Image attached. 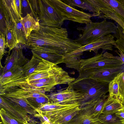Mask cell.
I'll return each mask as SVG.
<instances>
[{"label":"cell","instance_id":"obj_36","mask_svg":"<svg viewBox=\"0 0 124 124\" xmlns=\"http://www.w3.org/2000/svg\"><path fill=\"white\" fill-rule=\"evenodd\" d=\"M5 35L0 32V59H2L6 53L5 48L6 47V41Z\"/></svg>","mask_w":124,"mask_h":124},{"label":"cell","instance_id":"obj_23","mask_svg":"<svg viewBox=\"0 0 124 124\" xmlns=\"http://www.w3.org/2000/svg\"><path fill=\"white\" fill-rule=\"evenodd\" d=\"M108 96L109 95L82 108L85 109L94 117L99 118V116L102 114L104 104Z\"/></svg>","mask_w":124,"mask_h":124},{"label":"cell","instance_id":"obj_41","mask_svg":"<svg viewBox=\"0 0 124 124\" xmlns=\"http://www.w3.org/2000/svg\"><path fill=\"white\" fill-rule=\"evenodd\" d=\"M40 124H52L46 121L41 122Z\"/></svg>","mask_w":124,"mask_h":124},{"label":"cell","instance_id":"obj_14","mask_svg":"<svg viewBox=\"0 0 124 124\" xmlns=\"http://www.w3.org/2000/svg\"><path fill=\"white\" fill-rule=\"evenodd\" d=\"M25 76L22 68H14L0 76V92L16 87Z\"/></svg>","mask_w":124,"mask_h":124},{"label":"cell","instance_id":"obj_28","mask_svg":"<svg viewBox=\"0 0 124 124\" xmlns=\"http://www.w3.org/2000/svg\"><path fill=\"white\" fill-rule=\"evenodd\" d=\"M117 31L114 36L116 39L115 40L116 46L115 47L120 49L124 54V35L123 29L117 24Z\"/></svg>","mask_w":124,"mask_h":124},{"label":"cell","instance_id":"obj_43","mask_svg":"<svg viewBox=\"0 0 124 124\" xmlns=\"http://www.w3.org/2000/svg\"><path fill=\"white\" fill-rule=\"evenodd\" d=\"M123 33H124V31L123 30Z\"/></svg>","mask_w":124,"mask_h":124},{"label":"cell","instance_id":"obj_15","mask_svg":"<svg viewBox=\"0 0 124 124\" xmlns=\"http://www.w3.org/2000/svg\"><path fill=\"white\" fill-rule=\"evenodd\" d=\"M54 65L44 59L33 55L31 59L22 68L23 73L26 77L48 70Z\"/></svg>","mask_w":124,"mask_h":124},{"label":"cell","instance_id":"obj_24","mask_svg":"<svg viewBox=\"0 0 124 124\" xmlns=\"http://www.w3.org/2000/svg\"><path fill=\"white\" fill-rule=\"evenodd\" d=\"M69 6L74 8L77 6L92 13L93 17L96 13L95 7L88 0H62Z\"/></svg>","mask_w":124,"mask_h":124},{"label":"cell","instance_id":"obj_33","mask_svg":"<svg viewBox=\"0 0 124 124\" xmlns=\"http://www.w3.org/2000/svg\"><path fill=\"white\" fill-rule=\"evenodd\" d=\"M22 89L25 96L27 98H36L46 95L45 92L43 90L32 89Z\"/></svg>","mask_w":124,"mask_h":124},{"label":"cell","instance_id":"obj_42","mask_svg":"<svg viewBox=\"0 0 124 124\" xmlns=\"http://www.w3.org/2000/svg\"><path fill=\"white\" fill-rule=\"evenodd\" d=\"M25 124H31L30 123H29L28 122H27Z\"/></svg>","mask_w":124,"mask_h":124},{"label":"cell","instance_id":"obj_39","mask_svg":"<svg viewBox=\"0 0 124 124\" xmlns=\"http://www.w3.org/2000/svg\"><path fill=\"white\" fill-rule=\"evenodd\" d=\"M22 13L23 12L26 15L31 13V9L29 0H22Z\"/></svg>","mask_w":124,"mask_h":124},{"label":"cell","instance_id":"obj_3","mask_svg":"<svg viewBox=\"0 0 124 124\" xmlns=\"http://www.w3.org/2000/svg\"><path fill=\"white\" fill-rule=\"evenodd\" d=\"M80 106L79 103L63 105L49 102L36 110L47 117L53 124H66L80 110Z\"/></svg>","mask_w":124,"mask_h":124},{"label":"cell","instance_id":"obj_10","mask_svg":"<svg viewBox=\"0 0 124 124\" xmlns=\"http://www.w3.org/2000/svg\"><path fill=\"white\" fill-rule=\"evenodd\" d=\"M0 95L12 104L26 111L28 113L34 115L38 113L28 101L21 88L8 89Z\"/></svg>","mask_w":124,"mask_h":124},{"label":"cell","instance_id":"obj_25","mask_svg":"<svg viewBox=\"0 0 124 124\" xmlns=\"http://www.w3.org/2000/svg\"><path fill=\"white\" fill-rule=\"evenodd\" d=\"M11 29L15 34L18 44L26 46L27 40L21 20L15 23Z\"/></svg>","mask_w":124,"mask_h":124},{"label":"cell","instance_id":"obj_29","mask_svg":"<svg viewBox=\"0 0 124 124\" xmlns=\"http://www.w3.org/2000/svg\"><path fill=\"white\" fill-rule=\"evenodd\" d=\"M27 100L35 109L49 102V99L46 95L45 96L36 98H27Z\"/></svg>","mask_w":124,"mask_h":124},{"label":"cell","instance_id":"obj_19","mask_svg":"<svg viewBox=\"0 0 124 124\" xmlns=\"http://www.w3.org/2000/svg\"><path fill=\"white\" fill-rule=\"evenodd\" d=\"M21 21L27 40L32 31H38L40 29L39 21L36 20L31 14H28L22 17Z\"/></svg>","mask_w":124,"mask_h":124},{"label":"cell","instance_id":"obj_27","mask_svg":"<svg viewBox=\"0 0 124 124\" xmlns=\"http://www.w3.org/2000/svg\"><path fill=\"white\" fill-rule=\"evenodd\" d=\"M6 47L9 48L8 54L10 51L18 46V44L15 34L11 29L8 28L6 31Z\"/></svg>","mask_w":124,"mask_h":124},{"label":"cell","instance_id":"obj_37","mask_svg":"<svg viewBox=\"0 0 124 124\" xmlns=\"http://www.w3.org/2000/svg\"><path fill=\"white\" fill-rule=\"evenodd\" d=\"M0 32L5 35V32L7 29V23L3 12L0 8Z\"/></svg>","mask_w":124,"mask_h":124},{"label":"cell","instance_id":"obj_12","mask_svg":"<svg viewBox=\"0 0 124 124\" xmlns=\"http://www.w3.org/2000/svg\"><path fill=\"white\" fill-rule=\"evenodd\" d=\"M124 64L117 59L104 57L102 52L90 58L81 59L80 71L91 69L118 67Z\"/></svg>","mask_w":124,"mask_h":124},{"label":"cell","instance_id":"obj_8","mask_svg":"<svg viewBox=\"0 0 124 124\" xmlns=\"http://www.w3.org/2000/svg\"><path fill=\"white\" fill-rule=\"evenodd\" d=\"M124 71V64L119 66L85 69L79 72V77H90L109 84Z\"/></svg>","mask_w":124,"mask_h":124},{"label":"cell","instance_id":"obj_20","mask_svg":"<svg viewBox=\"0 0 124 124\" xmlns=\"http://www.w3.org/2000/svg\"><path fill=\"white\" fill-rule=\"evenodd\" d=\"M33 55L39 57L55 65L63 63L64 56L37 49H31Z\"/></svg>","mask_w":124,"mask_h":124},{"label":"cell","instance_id":"obj_26","mask_svg":"<svg viewBox=\"0 0 124 124\" xmlns=\"http://www.w3.org/2000/svg\"><path fill=\"white\" fill-rule=\"evenodd\" d=\"M0 115L3 124H25L26 122L13 116L3 108H0Z\"/></svg>","mask_w":124,"mask_h":124},{"label":"cell","instance_id":"obj_32","mask_svg":"<svg viewBox=\"0 0 124 124\" xmlns=\"http://www.w3.org/2000/svg\"><path fill=\"white\" fill-rule=\"evenodd\" d=\"M116 78L119 83L118 98L124 106V71L119 74Z\"/></svg>","mask_w":124,"mask_h":124},{"label":"cell","instance_id":"obj_22","mask_svg":"<svg viewBox=\"0 0 124 124\" xmlns=\"http://www.w3.org/2000/svg\"><path fill=\"white\" fill-rule=\"evenodd\" d=\"M64 70L57 65H54L49 69L26 77L27 82L31 80L49 77L56 75Z\"/></svg>","mask_w":124,"mask_h":124},{"label":"cell","instance_id":"obj_18","mask_svg":"<svg viewBox=\"0 0 124 124\" xmlns=\"http://www.w3.org/2000/svg\"><path fill=\"white\" fill-rule=\"evenodd\" d=\"M78 113L66 124H101L99 118L94 117L81 108Z\"/></svg>","mask_w":124,"mask_h":124},{"label":"cell","instance_id":"obj_11","mask_svg":"<svg viewBox=\"0 0 124 124\" xmlns=\"http://www.w3.org/2000/svg\"><path fill=\"white\" fill-rule=\"evenodd\" d=\"M67 87L64 89H61L57 92H51L46 95L49 102L63 105L80 103L83 100V95L74 90L68 84Z\"/></svg>","mask_w":124,"mask_h":124},{"label":"cell","instance_id":"obj_21","mask_svg":"<svg viewBox=\"0 0 124 124\" xmlns=\"http://www.w3.org/2000/svg\"><path fill=\"white\" fill-rule=\"evenodd\" d=\"M123 107V105L118 98L109 95L104 104L102 114H114Z\"/></svg>","mask_w":124,"mask_h":124},{"label":"cell","instance_id":"obj_13","mask_svg":"<svg viewBox=\"0 0 124 124\" xmlns=\"http://www.w3.org/2000/svg\"><path fill=\"white\" fill-rule=\"evenodd\" d=\"M29 60L23 55V48L21 46H17L6 57L4 62V66L0 67V74L5 73L13 68L22 67Z\"/></svg>","mask_w":124,"mask_h":124},{"label":"cell","instance_id":"obj_7","mask_svg":"<svg viewBox=\"0 0 124 124\" xmlns=\"http://www.w3.org/2000/svg\"><path fill=\"white\" fill-rule=\"evenodd\" d=\"M40 25L61 28L66 18L58 12L51 0H39Z\"/></svg>","mask_w":124,"mask_h":124},{"label":"cell","instance_id":"obj_5","mask_svg":"<svg viewBox=\"0 0 124 124\" xmlns=\"http://www.w3.org/2000/svg\"><path fill=\"white\" fill-rule=\"evenodd\" d=\"M96 11L95 16L115 21L124 31V0H88Z\"/></svg>","mask_w":124,"mask_h":124},{"label":"cell","instance_id":"obj_35","mask_svg":"<svg viewBox=\"0 0 124 124\" xmlns=\"http://www.w3.org/2000/svg\"><path fill=\"white\" fill-rule=\"evenodd\" d=\"M116 50L115 52L118 56H114L112 54L106 52L103 54L104 57L109 58L115 59L118 60L124 64V54L119 49Z\"/></svg>","mask_w":124,"mask_h":124},{"label":"cell","instance_id":"obj_17","mask_svg":"<svg viewBox=\"0 0 124 124\" xmlns=\"http://www.w3.org/2000/svg\"><path fill=\"white\" fill-rule=\"evenodd\" d=\"M0 108H3L6 112L14 117L25 122L30 119L27 112L13 105L0 96Z\"/></svg>","mask_w":124,"mask_h":124},{"label":"cell","instance_id":"obj_1","mask_svg":"<svg viewBox=\"0 0 124 124\" xmlns=\"http://www.w3.org/2000/svg\"><path fill=\"white\" fill-rule=\"evenodd\" d=\"M27 47L64 55L82 46L68 37L65 28H57L40 25L38 31H32L27 40Z\"/></svg>","mask_w":124,"mask_h":124},{"label":"cell","instance_id":"obj_2","mask_svg":"<svg viewBox=\"0 0 124 124\" xmlns=\"http://www.w3.org/2000/svg\"><path fill=\"white\" fill-rule=\"evenodd\" d=\"M68 84L73 89L83 94L84 98L80 103V108L105 97L108 95V84L90 77H78Z\"/></svg>","mask_w":124,"mask_h":124},{"label":"cell","instance_id":"obj_30","mask_svg":"<svg viewBox=\"0 0 124 124\" xmlns=\"http://www.w3.org/2000/svg\"><path fill=\"white\" fill-rule=\"evenodd\" d=\"M99 119L101 124H122L115 114H101Z\"/></svg>","mask_w":124,"mask_h":124},{"label":"cell","instance_id":"obj_4","mask_svg":"<svg viewBox=\"0 0 124 124\" xmlns=\"http://www.w3.org/2000/svg\"><path fill=\"white\" fill-rule=\"evenodd\" d=\"M77 29L82 31L77 39L73 41L82 46L93 43L100 38L117 31V25L112 22L104 20L98 22H92L85 24L83 27Z\"/></svg>","mask_w":124,"mask_h":124},{"label":"cell","instance_id":"obj_9","mask_svg":"<svg viewBox=\"0 0 124 124\" xmlns=\"http://www.w3.org/2000/svg\"><path fill=\"white\" fill-rule=\"evenodd\" d=\"M59 12L66 19L80 23L85 24L92 22V14L79 10L67 5L62 0H51Z\"/></svg>","mask_w":124,"mask_h":124},{"label":"cell","instance_id":"obj_6","mask_svg":"<svg viewBox=\"0 0 124 124\" xmlns=\"http://www.w3.org/2000/svg\"><path fill=\"white\" fill-rule=\"evenodd\" d=\"M114 37L109 34L94 42L84 46L78 49L64 55L66 62L71 66L77 67L80 66V57L85 51H93L96 54L100 49L112 51L113 46H116Z\"/></svg>","mask_w":124,"mask_h":124},{"label":"cell","instance_id":"obj_34","mask_svg":"<svg viewBox=\"0 0 124 124\" xmlns=\"http://www.w3.org/2000/svg\"><path fill=\"white\" fill-rule=\"evenodd\" d=\"M31 11V14L36 20L39 21V8L38 0H29Z\"/></svg>","mask_w":124,"mask_h":124},{"label":"cell","instance_id":"obj_31","mask_svg":"<svg viewBox=\"0 0 124 124\" xmlns=\"http://www.w3.org/2000/svg\"><path fill=\"white\" fill-rule=\"evenodd\" d=\"M108 92L109 96L118 98L119 95V83L116 77L109 83Z\"/></svg>","mask_w":124,"mask_h":124},{"label":"cell","instance_id":"obj_38","mask_svg":"<svg viewBox=\"0 0 124 124\" xmlns=\"http://www.w3.org/2000/svg\"><path fill=\"white\" fill-rule=\"evenodd\" d=\"M15 7L18 15L20 19L22 17V2L21 0H14Z\"/></svg>","mask_w":124,"mask_h":124},{"label":"cell","instance_id":"obj_40","mask_svg":"<svg viewBox=\"0 0 124 124\" xmlns=\"http://www.w3.org/2000/svg\"><path fill=\"white\" fill-rule=\"evenodd\" d=\"M122 124H124V106L118 112L115 114Z\"/></svg>","mask_w":124,"mask_h":124},{"label":"cell","instance_id":"obj_16","mask_svg":"<svg viewBox=\"0 0 124 124\" xmlns=\"http://www.w3.org/2000/svg\"><path fill=\"white\" fill-rule=\"evenodd\" d=\"M0 7L6 18L7 28L11 29L15 23L21 20L16 11L14 0H0Z\"/></svg>","mask_w":124,"mask_h":124}]
</instances>
